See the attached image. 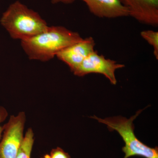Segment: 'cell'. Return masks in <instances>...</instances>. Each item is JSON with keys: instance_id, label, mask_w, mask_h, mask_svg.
<instances>
[{"instance_id": "13", "label": "cell", "mask_w": 158, "mask_h": 158, "mask_svg": "<svg viewBox=\"0 0 158 158\" xmlns=\"http://www.w3.org/2000/svg\"><path fill=\"white\" fill-rule=\"evenodd\" d=\"M75 0H52V2L53 4L57 3H63V4H71Z\"/></svg>"}, {"instance_id": "6", "label": "cell", "mask_w": 158, "mask_h": 158, "mask_svg": "<svg viewBox=\"0 0 158 158\" xmlns=\"http://www.w3.org/2000/svg\"><path fill=\"white\" fill-rule=\"evenodd\" d=\"M128 10L129 15L139 22L158 25V0H120Z\"/></svg>"}, {"instance_id": "2", "label": "cell", "mask_w": 158, "mask_h": 158, "mask_svg": "<svg viewBox=\"0 0 158 158\" xmlns=\"http://www.w3.org/2000/svg\"><path fill=\"white\" fill-rule=\"evenodd\" d=\"M0 22L11 37L21 41L34 37L48 27L38 13L19 1L9 6L3 13Z\"/></svg>"}, {"instance_id": "9", "label": "cell", "mask_w": 158, "mask_h": 158, "mask_svg": "<svg viewBox=\"0 0 158 158\" xmlns=\"http://www.w3.org/2000/svg\"><path fill=\"white\" fill-rule=\"evenodd\" d=\"M34 133L29 128L26 131L23 141L15 158H31V154L34 143Z\"/></svg>"}, {"instance_id": "4", "label": "cell", "mask_w": 158, "mask_h": 158, "mask_svg": "<svg viewBox=\"0 0 158 158\" xmlns=\"http://www.w3.org/2000/svg\"><path fill=\"white\" fill-rule=\"evenodd\" d=\"M26 121L25 113L21 112L10 116L4 125L0 141V158H16L23 141Z\"/></svg>"}, {"instance_id": "10", "label": "cell", "mask_w": 158, "mask_h": 158, "mask_svg": "<svg viewBox=\"0 0 158 158\" xmlns=\"http://www.w3.org/2000/svg\"><path fill=\"white\" fill-rule=\"evenodd\" d=\"M141 36L153 48V53L156 59H158V32L147 30L141 31Z\"/></svg>"}, {"instance_id": "1", "label": "cell", "mask_w": 158, "mask_h": 158, "mask_svg": "<svg viewBox=\"0 0 158 158\" xmlns=\"http://www.w3.org/2000/svg\"><path fill=\"white\" fill-rule=\"evenodd\" d=\"M83 39L77 32L61 26H53L48 27L34 37L21 40V46L29 59L45 62Z\"/></svg>"}, {"instance_id": "11", "label": "cell", "mask_w": 158, "mask_h": 158, "mask_svg": "<svg viewBox=\"0 0 158 158\" xmlns=\"http://www.w3.org/2000/svg\"><path fill=\"white\" fill-rule=\"evenodd\" d=\"M41 158H71L68 153L65 152L61 148H53L50 154H47Z\"/></svg>"}, {"instance_id": "8", "label": "cell", "mask_w": 158, "mask_h": 158, "mask_svg": "<svg viewBox=\"0 0 158 158\" xmlns=\"http://www.w3.org/2000/svg\"><path fill=\"white\" fill-rule=\"evenodd\" d=\"M89 11L99 18H115L129 16L128 10L120 0H81Z\"/></svg>"}, {"instance_id": "7", "label": "cell", "mask_w": 158, "mask_h": 158, "mask_svg": "<svg viewBox=\"0 0 158 158\" xmlns=\"http://www.w3.org/2000/svg\"><path fill=\"white\" fill-rule=\"evenodd\" d=\"M95 43L93 37L82 40L60 51L56 56L68 65L73 72L90 54L94 52Z\"/></svg>"}, {"instance_id": "3", "label": "cell", "mask_w": 158, "mask_h": 158, "mask_svg": "<svg viewBox=\"0 0 158 158\" xmlns=\"http://www.w3.org/2000/svg\"><path fill=\"white\" fill-rule=\"evenodd\" d=\"M142 111V110H139L135 115L129 119L121 116L108 117L104 119L95 116H90V118L106 124L110 131L118 132L125 143V146L122 149L125 154L123 158H129L134 156L144 158H158V147L151 148L147 146L136 137L134 132L135 126L133 121Z\"/></svg>"}, {"instance_id": "5", "label": "cell", "mask_w": 158, "mask_h": 158, "mask_svg": "<svg viewBox=\"0 0 158 158\" xmlns=\"http://www.w3.org/2000/svg\"><path fill=\"white\" fill-rule=\"evenodd\" d=\"M124 67L123 64L118 63L112 59H106L94 51L82 62L73 73L75 75L78 77H84L92 73L101 74L110 81L111 84L116 85L117 80L115 72Z\"/></svg>"}, {"instance_id": "12", "label": "cell", "mask_w": 158, "mask_h": 158, "mask_svg": "<svg viewBox=\"0 0 158 158\" xmlns=\"http://www.w3.org/2000/svg\"><path fill=\"white\" fill-rule=\"evenodd\" d=\"M8 111L4 107L0 106V141L2 136L3 131H4V125L2 126V123L6 120L8 117Z\"/></svg>"}]
</instances>
